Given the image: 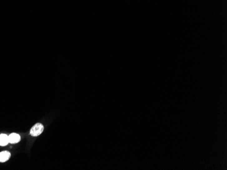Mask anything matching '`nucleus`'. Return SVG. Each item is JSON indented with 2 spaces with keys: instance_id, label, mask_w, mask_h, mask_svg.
Wrapping results in <instances>:
<instances>
[{
  "instance_id": "2",
  "label": "nucleus",
  "mask_w": 227,
  "mask_h": 170,
  "mask_svg": "<svg viewBox=\"0 0 227 170\" xmlns=\"http://www.w3.org/2000/svg\"><path fill=\"white\" fill-rule=\"evenodd\" d=\"M8 139L9 143H11V144H16V143L20 141L21 137L18 134L12 133L8 136Z\"/></svg>"
},
{
  "instance_id": "4",
  "label": "nucleus",
  "mask_w": 227,
  "mask_h": 170,
  "mask_svg": "<svg viewBox=\"0 0 227 170\" xmlns=\"http://www.w3.org/2000/svg\"><path fill=\"white\" fill-rule=\"evenodd\" d=\"M10 157V153L8 151H3L0 153V162H6Z\"/></svg>"
},
{
  "instance_id": "3",
  "label": "nucleus",
  "mask_w": 227,
  "mask_h": 170,
  "mask_svg": "<svg viewBox=\"0 0 227 170\" xmlns=\"http://www.w3.org/2000/svg\"><path fill=\"white\" fill-rule=\"evenodd\" d=\"M9 143L8 136L6 134H0V146H4Z\"/></svg>"
},
{
  "instance_id": "1",
  "label": "nucleus",
  "mask_w": 227,
  "mask_h": 170,
  "mask_svg": "<svg viewBox=\"0 0 227 170\" xmlns=\"http://www.w3.org/2000/svg\"><path fill=\"white\" fill-rule=\"evenodd\" d=\"M44 126L42 123H37L33 126L30 130V134L33 136H38L44 131Z\"/></svg>"
}]
</instances>
